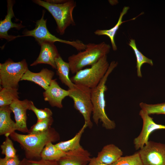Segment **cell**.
<instances>
[{
    "label": "cell",
    "instance_id": "cell-20",
    "mask_svg": "<svg viewBox=\"0 0 165 165\" xmlns=\"http://www.w3.org/2000/svg\"><path fill=\"white\" fill-rule=\"evenodd\" d=\"M129 9V7L128 6H125L123 8L122 11L120 13L117 22L113 27L107 30L98 29L94 32V34L97 35H106L108 36L110 39L112 49L114 51H116L117 50V47L115 41V35L120 26L123 23L129 20L125 21L122 20L123 16L126 14Z\"/></svg>",
    "mask_w": 165,
    "mask_h": 165
},
{
    "label": "cell",
    "instance_id": "cell-9",
    "mask_svg": "<svg viewBox=\"0 0 165 165\" xmlns=\"http://www.w3.org/2000/svg\"><path fill=\"white\" fill-rule=\"evenodd\" d=\"M138 152L143 165H165V144L148 141Z\"/></svg>",
    "mask_w": 165,
    "mask_h": 165
},
{
    "label": "cell",
    "instance_id": "cell-16",
    "mask_svg": "<svg viewBox=\"0 0 165 165\" xmlns=\"http://www.w3.org/2000/svg\"><path fill=\"white\" fill-rule=\"evenodd\" d=\"M54 75L53 71L47 68H43L38 73L32 72L28 69L21 81L27 80L33 82L46 90L48 88Z\"/></svg>",
    "mask_w": 165,
    "mask_h": 165
},
{
    "label": "cell",
    "instance_id": "cell-14",
    "mask_svg": "<svg viewBox=\"0 0 165 165\" xmlns=\"http://www.w3.org/2000/svg\"><path fill=\"white\" fill-rule=\"evenodd\" d=\"M15 2L12 0H7V13L5 18L0 21V38H4L8 41L17 38V36L9 35L8 31L11 28H15L18 30L24 28L21 23H16L12 22V19L15 17L13 7Z\"/></svg>",
    "mask_w": 165,
    "mask_h": 165
},
{
    "label": "cell",
    "instance_id": "cell-32",
    "mask_svg": "<svg viewBox=\"0 0 165 165\" xmlns=\"http://www.w3.org/2000/svg\"><path fill=\"white\" fill-rule=\"evenodd\" d=\"M87 165H108L105 163L99 160L96 157L91 158Z\"/></svg>",
    "mask_w": 165,
    "mask_h": 165
},
{
    "label": "cell",
    "instance_id": "cell-13",
    "mask_svg": "<svg viewBox=\"0 0 165 165\" xmlns=\"http://www.w3.org/2000/svg\"><path fill=\"white\" fill-rule=\"evenodd\" d=\"M44 100L48 101L52 107H63L62 100L69 96V91L59 86L56 79H52L48 88L43 93Z\"/></svg>",
    "mask_w": 165,
    "mask_h": 165
},
{
    "label": "cell",
    "instance_id": "cell-19",
    "mask_svg": "<svg viewBox=\"0 0 165 165\" xmlns=\"http://www.w3.org/2000/svg\"><path fill=\"white\" fill-rule=\"evenodd\" d=\"M55 63L57 74L59 79L62 83L67 86L69 89H73L74 84L72 82L69 77L70 68L68 62L64 61L60 55L56 58Z\"/></svg>",
    "mask_w": 165,
    "mask_h": 165
},
{
    "label": "cell",
    "instance_id": "cell-31",
    "mask_svg": "<svg viewBox=\"0 0 165 165\" xmlns=\"http://www.w3.org/2000/svg\"><path fill=\"white\" fill-rule=\"evenodd\" d=\"M20 162L17 156L14 158L0 159V165H20Z\"/></svg>",
    "mask_w": 165,
    "mask_h": 165
},
{
    "label": "cell",
    "instance_id": "cell-24",
    "mask_svg": "<svg viewBox=\"0 0 165 165\" xmlns=\"http://www.w3.org/2000/svg\"><path fill=\"white\" fill-rule=\"evenodd\" d=\"M18 89L2 88L0 91V107L9 106L15 100L18 99Z\"/></svg>",
    "mask_w": 165,
    "mask_h": 165
},
{
    "label": "cell",
    "instance_id": "cell-1",
    "mask_svg": "<svg viewBox=\"0 0 165 165\" xmlns=\"http://www.w3.org/2000/svg\"><path fill=\"white\" fill-rule=\"evenodd\" d=\"M10 137L19 144L24 151L25 158L30 160L41 158V153L48 143L60 139L59 134L52 127L44 132L35 134H21L15 131Z\"/></svg>",
    "mask_w": 165,
    "mask_h": 165
},
{
    "label": "cell",
    "instance_id": "cell-11",
    "mask_svg": "<svg viewBox=\"0 0 165 165\" xmlns=\"http://www.w3.org/2000/svg\"><path fill=\"white\" fill-rule=\"evenodd\" d=\"M38 42L41 46L40 53L36 60L30 66H34L41 64H47L56 69L55 60L60 55L54 43L47 41H40Z\"/></svg>",
    "mask_w": 165,
    "mask_h": 165
},
{
    "label": "cell",
    "instance_id": "cell-30",
    "mask_svg": "<svg viewBox=\"0 0 165 165\" xmlns=\"http://www.w3.org/2000/svg\"><path fill=\"white\" fill-rule=\"evenodd\" d=\"M20 165H60L58 161L41 159L36 160L24 158L20 161Z\"/></svg>",
    "mask_w": 165,
    "mask_h": 165
},
{
    "label": "cell",
    "instance_id": "cell-4",
    "mask_svg": "<svg viewBox=\"0 0 165 165\" xmlns=\"http://www.w3.org/2000/svg\"><path fill=\"white\" fill-rule=\"evenodd\" d=\"M110 46L103 42L99 44L90 43L86 45V49L68 58L70 71L75 74L85 67L92 66L109 52Z\"/></svg>",
    "mask_w": 165,
    "mask_h": 165
},
{
    "label": "cell",
    "instance_id": "cell-6",
    "mask_svg": "<svg viewBox=\"0 0 165 165\" xmlns=\"http://www.w3.org/2000/svg\"><path fill=\"white\" fill-rule=\"evenodd\" d=\"M28 69L25 60L14 62L9 59L0 64V83L3 88L18 89L19 82Z\"/></svg>",
    "mask_w": 165,
    "mask_h": 165
},
{
    "label": "cell",
    "instance_id": "cell-2",
    "mask_svg": "<svg viewBox=\"0 0 165 165\" xmlns=\"http://www.w3.org/2000/svg\"><path fill=\"white\" fill-rule=\"evenodd\" d=\"M33 2L47 9L52 15L57 24V31L61 35L71 25H75L73 12L76 6L73 0H34Z\"/></svg>",
    "mask_w": 165,
    "mask_h": 165
},
{
    "label": "cell",
    "instance_id": "cell-26",
    "mask_svg": "<svg viewBox=\"0 0 165 165\" xmlns=\"http://www.w3.org/2000/svg\"><path fill=\"white\" fill-rule=\"evenodd\" d=\"M111 165H143L138 152L133 154L122 156Z\"/></svg>",
    "mask_w": 165,
    "mask_h": 165
},
{
    "label": "cell",
    "instance_id": "cell-23",
    "mask_svg": "<svg viewBox=\"0 0 165 165\" xmlns=\"http://www.w3.org/2000/svg\"><path fill=\"white\" fill-rule=\"evenodd\" d=\"M129 45L133 50L136 59V68L137 76L140 78L142 77L141 68L143 64L148 63L151 66L153 65L152 60L144 56L138 49L134 39L130 40Z\"/></svg>",
    "mask_w": 165,
    "mask_h": 165
},
{
    "label": "cell",
    "instance_id": "cell-27",
    "mask_svg": "<svg viewBox=\"0 0 165 165\" xmlns=\"http://www.w3.org/2000/svg\"><path fill=\"white\" fill-rule=\"evenodd\" d=\"M139 105L141 109L145 111L149 115L154 114L165 115V102L148 104L141 102Z\"/></svg>",
    "mask_w": 165,
    "mask_h": 165
},
{
    "label": "cell",
    "instance_id": "cell-29",
    "mask_svg": "<svg viewBox=\"0 0 165 165\" xmlns=\"http://www.w3.org/2000/svg\"><path fill=\"white\" fill-rule=\"evenodd\" d=\"M28 110L33 111L36 115L37 121H39L52 117L53 113L51 110L48 108L39 109L34 105L33 102L30 101Z\"/></svg>",
    "mask_w": 165,
    "mask_h": 165
},
{
    "label": "cell",
    "instance_id": "cell-3",
    "mask_svg": "<svg viewBox=\"0 0 165 165\" xmlns=\"http://www.w3.org/2000/svg\"><path fill=\"white\" fill-rule=\"evenodd\" d=\"M117 65V62L112 61L107 72L99 84L95 88L91 89L93 120L96 125H98L100 120L102 122L103 127L107 130L114 129L116 125L114 121L109 118L105 112V94L107 90L105 84L108 76Z\"/></svg>",
    "mask_w": 165,
    "mask_h": 165
},
{
    "label": "cell",
    "instance_id": "cell-10",
    "mask_svg": "<svg viewBox=\"0 0 165 165\" xmlns=\"http://www.w3.org/2000/svg\"><path fill=\"white\" fill-rule=\"evenodd\" d=\"M139 115L143 120V126L139 135L134 140V144L136 150L140 149L148 141L150 134L155 130L165 129V125L155 123L145 110L141 109Z\"/></svg>",
    "mask_w": 165,
    "mask_h": 165
},
{
    "label": "cell",
    "instance_id": "cell-17",
    "mask_svg": "<svg viewBox=\"0 0 165 165\" xmlns=\"http://www.w3.org/2000/svg\"><path fill=\"white\" fill-rule=\"evenodd\" d=\"M12 112L9 106L0 107V135L9 137L17 130L15 122L11 118Z\"/></svg>",
    "mask_w": 165,
    "mask_h": 165
},
{
    "label": "cell",
    "instance_id": "cell-15",
    "mask_svg": "<svg viewBox=\"0 0 165 165\" xmlns=\"http://www.w3.org/2000/svg\"><path fill=\"white\" fill-rule=\"evenodd\" d=\"M91 158L90 152L82 147L66 152L58 161L60 165H87Z\"/></svg>",
    "mask_w": 165,
    "mask_h": 165
},
{
    "label": "cell",
    "instance_id": "cell-7",
    "mask_svg": "<svg viewBox=\"0 0 165 165\" xmlns=\"http://www.w3.org/2000/svg\"><path fill=\"white\" fill-rule=\"evenodd\" d=\"M69 96L73 100L74 107L82 115L87 127L91 128L93 123L91 116L93 111L91 89L83 85L75 84L74 87L69 89Z\"/></svg>",
    "mask_w": 165,
    "mask_h": 165
},
{
    "label": "cell",
    "instance_id": "cell-12",
    "mask_svg": "<svg viewBox=\"0 0 165 165\" xmlns=\"http://www.w3.org/2000/svg\"><path fill=\"white\" fill-rule=\"evenodd\" d=\"M30 101L27 99L23 101L19 99L14 101L9 105L14 114L17 130L28 133L27 125V111L28 110Z\"/></svg>",
    "mask_w": 165,
    "mask_h": 165
},
{
    "label": "cell",
    "instance_id": "cell-28",
    "mask_svg": "<svg viewBox=\"0 0 165 165\" xmlns=\"http://www.w3.org/2000/svg\"><path fill=\"white\" fill-rule=\"evenodd\" d=\"M1 153L7 158L16 157V150L13 144L9 137H6L5 141L0 146Z\"/></svg>",
    "mask_w": 165,
    "mask_h": 165
},
{
    "label": "cell",
    "instance_id": "cell-22",
    "mask_svg": "<svg viewBox=\"0 0 165 165\" xmlns=\"http://www.w3.org/2000/svg\"><path fill=\"white\" fill-rule=\"evenodd\" d=\"M66 152H63L56 147L52 142L48 143L43 148L41 154V158L50 160L58 161L65 156Z\"/></svg>",
    "mask_w": 165,
    "mask_h": 165
},
{
    "label": "cell",
    "instance_id": "cell-18",
    "mask_svg": "<svg viewBox=\"0 0 165 165\" xmlns=\"http://www.w3.org/2000/svg\"><path fill=\"white\" fill-rule=\"evenodd\" d=\"M123 155L122 151L113 144H109L104 146L99 152L96 157L101 162L111 165Z\"/></svg>",
    "mask_w": 165,
    "mask_h": 165
},
{
    "label": "cell",
    "instance_id": "cell-5",
    "mask_svg": "<svg viewBox=\"0 0 165 165\" xmlns=\"http://www.w3.org/2000/svg\"><path fill=\"white\" fill-rule=\"evenodd\" d=\"M109 64L107 55L100 59L91 67L82 69L70 79L75 84L83 85L90 89L96 87L107 72Z\"/></svg>",
    "mask_w": 165,
    "mask_h": 165
},
{
    "label": "cell",
    "instance_id": "cell-21",
    "mask_svg": "<svg viewBox=\"0 0 165 165\" xmlns=\"http://www.w3.org/2000/svg\"><path fill=\"white\" fill-rule=\"evenodd\" d=\"M87 127V125L85 122L81 128L72 138L66 141L59 142L55 144V146L59 149L66 152L81 148L82 147L80 143L81 138Z\"/></svg>",
    "mask_w": 165,
    "mask_h": 165
},
{
    "label": "cell",
    "instance_id": "cell-8",
    "mask_svg": "<svg viewBox=\"0 0 165 165\" xmlns=\"http://www.w3.org/2000/svg\"><path fill=\"white\" fill-rule=\"evenodd\" d=\"M44 10L42 11L41 18L36 22L35 27L32 30H26L23 32V35H18V37L22 36H32L37 42L47 41L54 43L58 42L72 46L78 51H81L85 50L86 45L79 40L69 41L60 39L52 34L48 31L46 26L47 19H44Z\"/></svg>",
    "mask_w": 165,
    "mask_h": 165
},
{
    "label": "cell",
    "instance_id": "cell-25",
    "mask_svg": "<svg viewBox=\"0 0 165 165\" xmlns=\"http://www.w3.org/2000/svg\"><path fill=\"white\" fill-rule=\"evenodd\" d=\"M53 121L52 117L38 121L29 129L28 134H35L44 132L51 128Z\"/></svg>",
    "mask_w": 165,
    "mask_h": 165
}]
</instances>
